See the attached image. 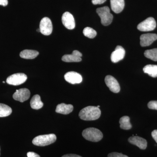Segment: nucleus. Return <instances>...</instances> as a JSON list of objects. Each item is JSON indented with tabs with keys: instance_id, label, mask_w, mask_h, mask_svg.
<instances>
[{
	"instance_id": "1",
	"label": "nucleus",
	"mask_w": 157,
	"mask_h": 157,
	"mask_svg": "<svg viewBox=\"0 0 157 157\" xmlns=\"http://www.w3.org/2000/svg\"><path fill=\"white\" fill-rule=\"evenodd\" d=\"M101 115L99 108L95 106H88L80 110L78 116L81 119L84 121L96 120Z\"/></svg>"
},
{
	"instance_id": "2",
	"label": "nucleus",
	"mask_w": 157,
	"mask_h": 157,
	"mask_svg": "<svg viewBox=\"0 0 157 157\" xmlns=\"http://www.w3.org/2000/svg\"><path fill=\"white\" fill-rule=\"evenodd\" d=\"M82 135L85 139L92 142H98L103 137L102 132L99 129L94 128L85 129L82 132Z\"/></svg>"
},
{
	"instance_id": "3",
	"label": "nucleus",
	"mask_w": 157,
	"mask_h": 157,
	"mask_svg": "<svg viewBox=\"0 0 157 157\" xmlns=\"http://www.w3.org/2000/svg\"><path fill=\"white\" fill-rule=\"evenodd\" d=\"M56 140V135L50 134L37 136L33 140V143L36 146H45L53 143Z\"/></svg>"
},
{
	"instance_id": "4",
	"label": "nucleus",
	"mask_w": 157,
	"mask_h": 157,
	"mask_svg": "<svg viewBox=\"0 0 157 157\" xmlns=\"http://www.w3.org/2000/svg\"><path fill=\"white\" fill-rule=\"evenodd\" d=\"M97 12L101 18V22L104 26L109 25L112 22L113 16L107 6L98 8Z\"/></svg>"
},
{
	"instance_id": "5",
	"label": "nucleus",
	"mask_w": 157,
	"mask_h": 157,
	"mask_svg": "<svg viewBox=\"0 0 157 157\" xmlns=\"http://www.w3.org/2000/svg\"><path fill=\"white\" fill-rule=\"evenodd\" d=\"M156 27V22L153 17H149L137 25V28L141 32H149L154 30Z\"/></svg>"
},
{
	"instance_id": "6",
	"label": "nucleus",
	"mask_w": 157,
	"mask_h": 157,
	"mask_svg": "<svg viewBox=\"0 0 157 157\" xmlns=\"http://www.w3.org/2000/svg\"><path fill=\"white\" fill-rule=\"evenodd\" d=\"M27 79V76L24 73H17L8 77L6 82L8 84L14 86L19 85L24 83Z\"/></svg>"
},
{
	"instance_id": "7",
	"label": "nucleus",
	"mask_w": 157,
	"mask_h": 157,
	"mask_svg": "<svg viewBox=\"0 0 157 157\" xmlns=\"http://www.w3.org/2000/svg\"><path fill=\"white\" fill-rule=\"evenodd\" d=\"M40 33L45 35L49 36L52 33V25L51 21L48 17H44L41 20L39 25Z\"/></svg>"
},
{
	"instance_id": "8",
	"label": "nucleus",
	"mask_w": 157,
	"mask_h": 157,
	"mask_svg": "<svg viewBox=\"0 0 157 157\" xmlns=\"http://www.w3.org/2000/svg\"><path fill=\"white\" fill-rule=\"evenodd\" d=\"M30 96V92L27 88H22L16 90L13 95V98L15 101L24 102L28 100Z\"/></svg>"
},
{
	"instance_id": "9",
	"label": "nucleus",
	"mask_w": 157,
	"mask_h": 157,
	"mask_svg": "<svg viewBox=\"0 0 157 157\" xmlns=\"http://www.w3.org/2000/svg\"><path fill=\"white\" fill-rule=\"evenodd\" d=\"M105 82L107 87L111 92L114 93L119 92L121 90L120 86L117 80L113 76L110 75L106 76Z\"/></svg>"
},
{
	"instance_id": "10",
	"label": "nucleus",
	"mask_w": 157,
	"mask_h": 157,
	"mask_svg": "<svg viewBox=\"0 0 157 157\" xmlns=\"http://www.w3.org/2000/svg\"><path fill=\"white\" fill-rule=\"evenodd\" d=\"M62 21L64 26L68 29L72 30L75 28V20L73 15L70 12H66L63 14Z\"/></svg>"
},
{
	"instance_id": "11",
	"label": "nucleus",
	"mask_w": 157,
	"mask_h": 157,
	"mask_svg": "<svg viewBox=\"0 0 157 157\" xmlns=\"http://www.w3.org/2000/svg\"><path fill=\"white\" fill-rule=\"evenodd\" d=\"M65 80L71 84H78L81 83L82 78L81 75L76 72L71 71L65 74Z\"/></svg>"
},
{
	"instance_id": "12",
	"label": "nucleus",
	"mask_w": 157,
	"mask_h": 157,
	"mask_svg": "<svg viewBox=\"0 0 157 157\" xmlns=\"http://www.w3.org/2000/svg\"><path fill=\"white\" fill-rule=\"evenodd\" d=\"M157 39V35L156 34L148 33L143 34L140 37V44L142 47L149 46L151 45Z\"/></svg>"
},
{
	"instance_id": "13",
	"label": "nucleus",
	"mask_w": 157,
	"mask_h": 157,
	"mask_svg": "<svg viewBox=\"0 0 157 157\" xmlns=\"http://www.w3.org/2000/svg\"><path fill=\"white\" fill-rule=\"evenodd\" d=\"M125 55V51L122 46L118 45L115 50L112 52L111 55V61L116 63L124 59Z\"/></svg>"
},
{
	"instance_id": "14",
	"label": "nucleus",
	"mask_w": 157,
	"mask_h": 157,
	"mask_svg": "<svg viewBox=\"0 0 157 157\" xmlns=\"http://www.w3.org/2000/svg\"><path fill=\"white\" fill-rule=\"evenodd\" d=\"M82 54L77 50L73 51L72 54L65 55L62 57L63 61L70 63V62H79L81 61Z\"/></svg>"
},
{
	"instance_id": "15",
	"label": "nucleus",
	"mask_w": 157,
	"mask_h": 157,
	"mask_svg": "<svg viewBox=\"0 0 157 157\" xmlns=\"http://www.w3.org/2000/svg\"><path fill=\"white\" fill-rule=\"evenodd\" d=\"M128 141L132 144L138 147L140 149L144 150L147 147V141L144 138L138 136H132L128 139Z\"/></svg>"
},
{
	"instance_id": "16",
	"label": "nucleus",
	"mask_w": 157,
	"mask_h": 157,
	"mask_svg": "<svg viewBox=\"0 0 157 157\" xmlns=\"http://www.w3.org/2000/svg\"><path fill=\"white\" fill-rule=\"evenodd\" d=\"M110 5L112 11L116 13H119L123 10L125 3L124 0H110Z\"/></svg>"
},
{
	"instance_id": "17",
	"label": "nucleus",
	"mask_w": 157,
	"mask_h": 157,
	"mask_svg": "<svg viewBox=\"0 0 157 157\" xmlns=\"http://www.w3.org/2000/svg\"><path fill=\"white\" fill-rule=\"evenodd\" d=\"M73 107L71 104H66L64 103L59 104L57 106L56 112L61 114H68L73 111Z\"/></svg>"
},
{
	"instance_id": "18",
	"label": "nucleus",
	"mask_w": 157,
	"mask_h": 157,
	"mask_svg": "<svg viewBox=\"0 0 157 157\" xmlns=\"http://www.w3.org/2000/svg\"><path fill=\"white\" fill-rule=\"evenodd\" d=\"M39 54V52L37 51L25 49L20 52V56L23 59H34L36 58Z\"/></svg>"
},
{
	"instance_id": "19",
	"label": "nucleus",
	"mask_w": 157,
	"mask_h": 157,
	"mask_svg": "<svg viewBox=\"0 0 157 157\" xmlns=\"http://www.w3.org/2000/svg\"><path fill=\"white\" fill-rule=\"evenodd\" d=\"M30 106L33 109H39L43 106V103L41 100L40 96L36 94L32 98L30 101Z\"/></svg>"
},
{
	"instance_id": "20",
	"label": "nucleus",
	"mask_w": 157,
	"mask_h": 157,
	"mask_svg": "<svg viewBox=\"0 0 157 157\" xmlns=\"http://www.w3.org/2000/svg\"><path fill=\"white\" fill-rule=\"evenodd\" d=\"M144 73H147L152 77H157V65H147L143 68Z\"/></svg>"
},
{
	"instance_id": "21",
	"label": "nucleus",
	"mask_w": 157,
	"mask_h": 157,
	"mask_svg": "<svg viewBox=\"0 0 157 157\" xmlns=\"http://www.w3.org/2000/svg\"><path fill=\"white\" fill-rule=\"evenodd\" d=\"M130 119L128 116H125L121 117L119 121L121 129L128 130L132 128V124L130 123Z\"/></svg>"
},
{
	"instance_id": "22",
	"label": "nucleus",
	"mask_w": 157,
	"mask_h": 157,
	"mask_svg": "<svg viewBox=\"0 0 157 157\" xmlns=\"http://www.w3.org/2000/svg\"><path fill=\"white\" fill-rule=\"evenodd\" d=\"M12 113V109L6 104H0V117L9 116Z\"/></svg>"
},
{
	"instance_id": "23",
	"label": "nucleus",
	"mask_w": 157,
	"mask_h": 157,
	"mask_svg": "<svg viewBox=\"0 0 157 157\" xmlns=\"http://www.w3.org/2000/svg\"><path fill=\"white\" fill-rule=\"evenodd\" d=\"M144 55L147 58L157 61V48L147 50L144 52Z\"/></svg>"
},
{
	"instance_id": "24",
	"label": "nucleus",
	"mask_w": 157,
	"mask_h": 157,
	"mask_svg": "<svg viewBox=\"0 0 157 157\" xmlns=\"http://www.w3.org/2000/svg\"><path fill=\"white\" fill-rule=\"evenodd\" d=\"M83 34L85 36L90 39H93L97 36V33L94 29L88 27H86L83 29Z\"/></svg>"
},
{
	"instance_id": "25",
	"label": "nucleus",
	"mask_w": 157,
	"mask_h": 157,
	"mask_svg": "<svg viewBox=\"0 0 157 157\" xmlns=\"http://www.w3.org/2000/svg\"><path fill=\"white\" fill-rule=\"evenodd\" d=\"M147 107L150 109L157 110V101H151L147 104Z\"/></svg>"
},
{
	"instance_id": "26",
	"label": "nucleus",
	"mask_w": 157,
	"mask_h": 157,
	"mask_svg": "<svg viewBox=\"0 0 157 157\" xmlns=\"http://www.w3.org/2000/svg\"><path fill=\"white\" fill-rule=\"evenodd\" d=\"M108 157H128L126 155L117 152L110 153L108 155Z\"/></svg>"
},
{
	"instance_id": "27",
	"label": "nucleus",
	"mask_w": 157,
	"mask_h": 157,
	"mask_svg": "<svg viewBox=\"0 0 157 157\" xmlns=\"http://www.w3.org/2000/svg\"><path fill=\"white\" fill-rule=\"evenodd\" d=\"M106 0H92V2L94 5H100L106 2Z\"/></svg>"
},
{
	"instance_id": "28",
	"label": "nucleus",
	"mask_w": 157,
	"mask_h": 157,
	"mask_svg": "<svg viewBox=\"0 0 157 157\" xmlns=\"http://www.w3.org/2000/svg\"><path fill=\"white\" fill-rule=\"evenodd\" d=\"M28 157H40V156L34 152H29L27 153Z\"/></svg>"
},
{
	"instance_id": "29",
	"label": "nucleus",
	"mask_w": 157,
	"mask_h": 157,
	"mask_svg": "<svg viewBox=\"0 0 157 157\" xmlns=\"http://www.w3.org/2000/svg\"><path fill=\"white\" fill-rule=\"evenodd\" d=\"M152 137L153 139L155 140L156 142L157 143V130H155L153 131L151 133Z\"/></svg>"
},
{
	"instance_id": "30",
	"label": "nucleus",
	"mask_w": 157,
	"mask_h": 157,
	"mask_svg": "<svg viewBox=\"0 0 157 157\" xmlns=\"http://www.w3.org/2000/svg\"><path fill=\"white\" fill-rule=\"evenodd\" d=\"M8 4V0H0V6H6Z\"/></svg>"
},
{
	"instance_id": "31",
	"label": "nucleus",
	"mask_w": 157,
	"mask_h": 157,
	"mask_svg": "<svg viewBox=\"0 0 157 157\" xmlns=\"http://www.w3.org/2000/svg\"><path fill=\"white\" fill-rule=\"evenodd\" d=\"M62 157H82L76 154H67L64 155Z\"/></svg>"
},
{
	"instance_id": "32",
	"label": "nucleus",
	"mask_w": 157,
	"mask_h": 157,
	"mask_svg": "<svg viewBox=\"0 0 157 157\" xmlns=\"http://www.w3.org/2000/svg\"><path fill=\"white\" fill-rule=\"evenodd\" d=\"M37 32H40V29H37Z\"/></svg>"
},
{
	"instance_id": "33",
	"label": "nucleus",
	"mask_w": 157,
	"mask_h": 157,
	"mask_svg": "<svg viewBox=\"0 0 157 157\" xmlns=\"http://www.w3.org/2000/svg\"><path fill=\"white\" fill-rule=\"evenodd\" d=\"M97 107H98V108H99V107H100V106H97Z\"/></svg>"
},
{
	"instance_id": "34",
	"label": "nucleus",
	"mask_w": 157,
	"mask_h": 157,
	"mask_svg": "<svg viewBox=\"0 0 157 157\" xmlns=\"http://www.w3.org/2000/svg\"><path fill=\"white\" fill-rule=\"evenodd\" d=\"M3 83H5V81H3Z\"/></svg>"
}]
</instances>
